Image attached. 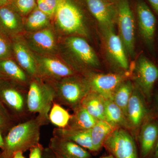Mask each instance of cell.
<instances>
[{
  "instance_id": "1",
  "label": "cell",
  "mask_w": 158,
  "mask_h": 158,
  "mask_svg": "<svg viewBox=\"0 0 158 158\" xmlns=\"http://www.w3.org/2000/svg\"><path fill=\"white\" fill-rule=\"evenodd\" d=\"M49 120L38 115L35 117L17 123L5 136V148L2 154L5 158H12L17 152H24L39 144L40 128Z\"/></svg>"
},
{
  "instance_id": "2",
  "label": "cell",
  "mask_w": 158,
  "mask_h": 158,
  "mask_svg": "<svg viewBox=\"0 0 158 158\" xmlns=\"http://www.w3.org/2000/svg\"><path fill=\"white\" fill-rule=\"evenodd\" d=\"M50 85L55 92L54 101L73 110L81 105L91 90L88 78L75 75L56 81Z\"/></svg>"
},
{
  "instance_id": "3",
  "label": "cell",
  "mask_w": 158,
  "mask_h": 158,
  "mask_svg": "<svg viewBox=\"0 0 158 158\" xmlns=\"http://www.w3.org/2000/svg\"><path fill=\"white\" fill-rule=\"evenodd\" d=\"M55 99V92L50 85L43 84L34 80L29 84L27 94V107L30 114L48 118L49 113Z\"/></svg>"
},
{
  "instance_id": "4",
  "label": "cell",
  "mask_w": 158,
  "mask_h": 158,
  "mask_svg": "<svg viewBox=\"0 0 158 158\" xmlns=\"http://www.w3.org/2000/svg\"><path fill=\"white\" fill-rule=\"evenodd\" d=\"M116 10L118 35L123 43L127 54L133 57L135 55V24L128 0H119Z\"/></svg>"
},
{
  "instance_id": "5",
  "label": "cell",
  "mask_w": 158,
  "mask_h": 158,
  "mask_svg": "<svg viewBox=\"0 0 158 158\" xmlns=\"http://www.w3.org/2000/svg\"><path fill=\"white\" fill-rule=\"evenodd\" d=\"M27 94L10 85L6 79L0 82V101L18 121L25 119L30 114L27 107Z\"/></svg>"
},
{
  "instance_id": "6",
  "label": "cell",
  "mask_w": 158,
  "mask_h": 158,
  "mask_svg": "<svg viewBox=\"0 0 158 158\" xmlns=\"http://www.w3.org/2000/svg\"><path fill=\"white\" fill-rule=\"evenodd\" d=\"M103 146L115 158H139L134 138L122 128H116L110 134Z\"/></svg>"
},
{
  "instance_id": "7",
  "label": "cell",
  "mask_w": 158,
  "mask_h": 158,
  "mask_svg": "<svg viewBox=\"0 0 158 158\" xmlns=\"http://www.w3.org/2000/svg\"><path fill=\"white\" fill-rule=\"evenodd\" d=\"M134 73L136 86L150 103L158 81V67L146 57L141 56L135 65Z\"/></svg>"
},
{
  "instance_id": "8",
  "label": "cell",
  "mask_w": 158,
  "mask_h": 158,
  "mask_svg": "<svg viewBox=\"0 0 158 158\" xmlns=\"http://www.w3.org/2000/svg\"><path fill=\"white\" fill-rule=\"evenodd\" d=\"M56 14L57 23L63 31L70 34L85 33L81 13L69 0H59Z\"/></svg>"
},
{
  "instance_id": "9",
  "label": "cell",
  "mask_w": 158,
  "mask_h": 158,
  "mask_svg": "<svg viewBox=\"0 0 158 158\" xmlns=\"http://www.w3.org/2000/svg\"><path fill=\"white\" fill-rule=\"evenodd\" d=\"M149 104L141 90L137 86L135 87L127 110V118L129 129L139 132L144 122L152 114Z\"/></svg>"
},
{
  "instance_id": "10",
  "label": "cell",
  "mask_w": 158,
  "mask_h": 158,
  "mask_svg": "<svg viewBox=\"0 0 158 158\" xmlns=\"http://www.w3.org/2000/svg\"><path fill=\"white\" fill-rule=\"evenodd\" d=\"M140 156L141 158H151L158 139V118L152 114L138 132Z\"/></svg>"
},
{
  "instance_id": "11",
  "label": "cell",
  "mask_w": 158,
  "mask_h": 158,
  "mask_svg": "<svg viewBox=\"0 0 158 158\" xmlns=\"http://www.w3.org/2000/svg\"><path fill=\"white\" fill-rule=\"evenodd\" d=\"M88 79L91 90L106 99L110 100L118 86L126 80L124 75L117 73L94 74L90 75Z\"/></svg>"
},
{
  "instance_id": "12",
  "label": "cell",
  "mask_w": 158,
  "mask_h": 158,
  "mask_svg": "<svg viewBox=\"0 0 158 158\" xmlns=\"http://www.w3.org/2000/svg\"><path fill=\"white\" fill-rule=\"evenodd\" d=\"M136 11L141 37L148 45L152 46L156 24L155 16L149 7L142 1L137 3Z\"/></svg>"
},
{
  "instance_id": "13",
  "label": "cell",
  "mask_w": 158,
  "mask_h": 158,
  "mask_svg": "<svg viewBox=\"0 0 158 158\" xmlns=\"http://www.w3.org/2000/svg\"><path fill=\"white\" fill-rule=\"evenodd\" d=\"M105 44L109 56L120 68L127 70L129 62L126 51L119 35L113 28L103 31Z\"/></svg>"
},
{
  "instance_id": "14",
  "label": "cell",
  "mask_w": 158,
  "mask_h": 158,
  "mask_svg": "<svg viewBox=\"0 0 158 158\" xmlns=\"http://www.w3.org/2000/svg\"><path fill=\"white\" fill-rule=\"evenodd\" d=\"M91 14L95 18L103 31L113 28L116 11L107 0H86Z\"/></svg>"
},
{
  "instance_id": "15",
  "label": "cell",
  "mask_w": 158,
  "mask_h": 158,
  "mask_svg": "<svg viewBox=\"0 0 158 158\" xmlns=\"http://www.w3.org/2000/svg\"><path fill=\"white\" fill-rule=\"evenodd\" d=\"M49 148L63 158H90L91 155L84 148L73 141L53 136Z\"/></svg>"
},
{
  "instance_id": "16",
  "label": "cell",
  "mask_w": 158,
  "mask_h": 158,
  "mask_svg": "<svg viewBox=\"0 0 158 158\" xmlns=\"http://www.w3.org/2000/svg\"><path fill=\"white\" fill-rule=\"evenodd\" d=\"M66 42L71 50L85 65L93 68L99 66L95 52L85 39L74 36L69 37Z\"/></svg>"
},
{
  "instance_id": "17",
  "label": "cell",
  "mask_w": 158,
  "mask_h": 158,
  "mask_svg": "<svg viewBox=\"0 0 158 158\" xmlns=\"http://www.w3.org/2000/svg\"><path fill=\"white\" fill-rule=\"evenodd\" d=\"M41 63L40 68L38 69V75L56 81L75 75L72 69L59 60L44 58Z\"/></svg>"
},
{
  "instance_id": "18",
  "label": "cell",
  "mask_w": 158,
  "mask_h": 158,
  "mask_svg": "<svg viewBox=\"0 0 158 158\" xmlns=\"http://www.w3.org/2000/svg\"><path fill=\"white\" fill-rule=\"evenodd\" d=\"M90 130L77 129L69 127L64 128L57 127L54 129L53 136L73 141L85 149L95 152L91 141Z\"/></svg>"
},
{
  "instance_id": "19",
  "label": "cell",
  "mask_w": 158,
  "mask_h": 158,
  "mask_svg": "<svg viewBox=\"0 0 158 158\" xmlns=\"http://www.w3.org/2000/svg\"><path fill=\"white\" fill-rule=\"evenodd\" d=\"M106 99L99 94L91 90L85 97L81 105L97 120H105Z\"/></svg>"
},
{
  "instance_id": "20",
  "label": "cell",
  "mask_w": 158,
  "mask_h": 158,
  "mask_svg": "<svg viewBox=\"0 0 158 158\" xmlns=\"http://www.w3.org/2000/svg\"><path fill=\"white\" fill-rule=\"evenodd\" d=\"M15 55L20 67L31 76L37 77L38 69L31 53L22 44L15 43L13 45Z\"/></svg>"
},
{
  "instance_id": "21",
  "label": "cell",
  "mask_w": 158,
  "mask_h": 158,
  "mask_svg": "<svg viewBox=\"0 0 158 158\" xmlns=\"http://www.w3.org/2000/svg\"><path fill=\"white\" fill-rule=\"evenodd\" d=\"M105 120L116 128L129 129L126 116L119 107L110 99H106Z\"/></svg>"
},
{
  "instance_id": "22",
  "label": "cell",
  "mask_w": 158,
  "mask_h": 158,
  "mask_svg": "<svg viewBox=\"0 0 158 158\" xmlns=\"http://www.w3.org/2000/svg\"><path fill=\"white\" fill-rule=\"evenodd\" d=\"M116 128L105 120H98L90 130V136L94 151L99 150L107 138Z\"/></svg>"
},
{
  "instance_id": "23",
  "label": "cell",
  "mask_w": 158,
  "mask_h": 158,
  "mask_svg": "<svg viewBox=\"0 0 158 158\" xmlns=\"http://www.w3.org/2000/svg\"><path fill=\"white\" fill-rule=\"evenodd\" d=\"M73 112L67 127L77 129L90 130L98 120L91 116L81 105L74 109Z\"/></svg>"
},
{
  "instance_id": "24",
  "label": "cell",
  "mask_w": 158,
  "mask_h": 158,
  "mask_svg": "<svg viewBox=\"0 0 158 158\" xmlns=\"http://www.w3.org/2000/svg\"><path fill=\"white\" fill-rule=\"evenodd\" d=\"M0 73L5 78L19 84H25L28 81L26 72L11 60H0Z\"/></svg>"
},
{
  "instance_id": "25",
  "label": "cell",
  "mask_w": 158,
  "mask_h": 158,
  "mask_svg": "<svg viewBox=\"0 0 158 158\" xmlns=\"http://www.w3.org/2000/svg\"><path fill=\"white\" fill-rule=\"evenodd\" d=\"M134 88L131 81L125 80L118 86L112 98V100L123 111L126 117L128 104Z\"/></svg>"
},
{
  "instance_id": "26",
  "label": "cell",
  "mask_w": 158,
  "mask_h": 158,
  "mask_svg": "<svg viewBox=\"0 0 158 158\" xmlns=\"http://www.w3.org/2000/svg\"><path fill=\"white\" fill-rule=\"evenodd\" d=\"M71 115L61 105L54 101L49 113L50 122L59 128H64L68 126Z\"/></svg>"
},
{
  "instance_id": "27",
  "label": "cell",
  "mask_w": 158,
  "mask_h": 158,
  "mask_svg": "<svg viewBox=\"0 0 158 158\" xmlns=\"http://www.w3.org/2000/svg\"><path fill=\"white\" fill-rule=\"evenodd\" d=\"M6 6L0 8V24L6 31L15 32L19 27V21L14 11Z\"/></svg>"
},
{
  "instance_id": "28",
  "label": "cell",
  "mask_w": 158,
  "mask_h": 158,
  "mask_svg": "<svg viewBox=\"0 0 158 158\" xmlns=\"http://www.w3.org/2000/svg\"><path fill=\"white\" fill-rule=\"evenodd\" d=\"M33 40L38 46L45 50H51L55 47L53 34L48 29H44L34 33L33 35Z\"/></svg>"
},
{
  "instance_id": "29",
  "label": "cell",
  "mask_w": 158,
  "mask_h": 158,
  "mask_svg": "<svg viewBox=\"0 0 158 158\" xmlns=\"http://www.w3.org/2000/svg\"><path fill=\"white\" fill-rule=\"evenodd\" d=\"M48 21V16L36 8L28 18L27 25L31 30H37L46 25Z\"/></svg>"
},
{
  "instance_id": "30",
  "label": "cell",
  "mask_w": 158,
  "mask_h": 158,
  "mask_svg": "<svg viewBox=\"0 0 158 158\" xmlns=\"http://www.w3.org/2000/svg\"><path fill=\"white\" fill-rule=\"evenodd\" d=\"M17 121L0 101V131L2 133L8 132L11 128L16 124L15 123Z\"/></svg>"
},
{
  "instance_id": "31",
  "label": "cell",
  "mask_w": 158,
  "mask_h": 158,
  "mask_svg": "<svg viewBox=\"0 0 158 158\" xmlns=\"http://www.w3.org/2000/svg\"><path fill=\"white\" fill-rule=\"evenodd\" d=\"M59 0H38V8L48 16H51L56 12Z\"/></svg>"
},
{
  "instance_id": "32",
  "label": "cell",
  "mask_w": 158,
  "mask_h": 158,
  "mask_svg": "<svg viewBox=\"0 0 158 158\" xmlns=\"http://www.w3.org/2000/svg\"><path fill=\"white\" fill-rule=\"evenodd\" d=\"M35 0H14L13 6L19 13L26 15L30 13L35 8Z\"/></svg>"
},
{
  "instance_id": "33",
  "label": "cell",
  "mask_w": 158,
  "mask_h": 158,
  "mask_svg": "<svg viewBox=\"0 0 158 158\" xmlns=\"http://www.w3.org/2000/svg\"><path fill=\"white\" fill-rule=\"evenodd\" d=\"M44 148L40 143L30 149L29 158H43Z\"/></svg>"
},
{
  "instance_id": "34",
  "label": "cell",
  "mask_w": 158,
  "mask_h": 158,
  "mask_svg": "<svg viewBox=\"0 0 158 158\" xmlns=\"http://www.w3.org/2000/svg\"><path fill=\"white\" fill-rule=\"evenodd\" d=\"M9 48L6 40L0 35V60L8 56Z\"/></svg>"
},
{
  "instance_id": "35",
  "label": "cell",
  "mask_w": 158,
  "mask_h": 158,
  "mask_svg": "<svg viewBox=\"0 0 158 158\" xmlns=\"http://www.w3.org/2000/svg\"><path fill=\"white\" fill-rule=\"evenodd\" d=\"M152 100L154 102V110H151L152 112L154 115L158 118V91L155 93H153L151 101Z\"/></svg>"
},
{
  "instance_id": "36",
  "label": "cell",
  "mask_w": 158,
  "mask_h": 158,
  "mask_svg": "<svg viewBox=\"0 0 158 158\" xmlns=\"http://www.w3.org/2000/svg\"><path fill=\"white\" fill-rule=\"evenodd\" d=\"M43 158H56V157L53 152L48 147L44 148Z\"/></svg>"
},
{
  "instance_id": "37",
  "label": "cell",
  "mask_w": 158,
  "mask_h": 158,
  "mask_svg": "<svg viewBox=\"0 0 158 158\" xmlns=\"http://www.w3.org/2000/svg\"><path fill=\"white\" fill-rule=\"evenodd\" d=\"M152 6L153 9L158 14V0H148Z\"/></svg>"
},
{
  "instance_id": "38",
  "label": "cell",
  "mask_w": 158,
  "mask_h": 158,
  "mask_svg": "<svg viewBox=\"0 0 158 158\" xmlns=\"http://www.w3.org/2000/svg\"><path fill=\"white\" fill-rule=\"evenodd\" d=\"M151 158H158V139Z\"/></svg>"
},
{
  "instance_id": "39",
  "label": "cell",
  "mask_w": 158,
  "mask_h": 158,
  "mask_svg": "<svg viewBox=\"0 0 158 158\" xmlns=\"http://www.w3.org/2000/svg\"><path fill=\"white\" fill-rule=\"evenodd\" d=\"M2 133L0 131V148L2 151L5 148V142H4V139L2 135Z\"/></svg>"
},
{
  "instance_id": "40",
  "label": "cell",
  "mask_w": 158,
  "mask_h": 158,
  "mask_svg": "<svg viewBox=\"0 0 158 158\" xmlns=\"http://www.w3.org/2000/svg\"><path fill=\"white\" fill-rule=\"evenodd\" d=\"M22 152H17L13 155L12 158H26L24 156Z\"/></svg>"
},
{
  "instance_id": "41",
  "label": "cell",
  "mask_w": 158,
  "mask_h": 158,
  "mask_svg": "<svg viewBox=\"0 0 158 158\" xmlns=\"http://www.w3.org/2000/svg\"><path fill=\"white\" fill-rule=\"evenodd\" d=\"M11 1L12 0H0V8L9 5Z\"/></svg>"
},
{
  "instance_id": "42",
  "label": "cell",
  "mask_w": 158,
  "mask_h": 158,
  "mask_svg": "<svg viewBox=\"0 0 158 158\" xmlns=\"http://www.w3.org/2000/svg\"><path fill=\"white\" fill-rule=\"evenodd\" d=\"M101 158H115L113 157V156H112V155L110 154V155L106 156L103 157H102Z\"/></svg>"
},
{
  "instance_id": "43",
  "label": "cell",
  "mask_w": 158,
  "mask_h": 158,
  "mask_svg": "<svg viewBox=\"0 0 158 158\" xmlns=\"http://www.w3.org/2000/svg\"><path fill=\"white\" fill-rule=\"evenodd\" d=\"M54 154H55V156H56V158H63V157H62L61 156H60L58 154L54 152Z\"/></svg>"
},
{
  "instance_id": "44",
  "label": "cell",
  "mask_w": 158,
  "mask_h": 158,
  "mask_svg": "<svg viewBox=\"0 0 158 158\" xmlns=\"http://www.w3.org/2000/svg\"><path fill=\"white\" fill-rule=\"evenodd\" d=\"M4 79H6L5 78V77L3 76L2 75V74L1 73H0V82L1 81H2V80H4Z\"/></svg>"
},
{
  "instance_id": "45",
  "label": "cell",
  "mask_w": 158,
  "mask_h": 158,
  "mask_svg": "<svg viewBox=\"0 0 158 158\" xmlns=\"http://www.w3.org/2000/svg\"><path fill=\"white\" fill-rule=\"evenodd\" d=\"M0 158H5L2 155V153H0Z\"/></svg>"
},
{
  "instance_id": "46",
  "label": "cell",
  "mask_w": 158,
  "mask_h": 158,
  "mask_svg": "<svg viewBox=\"0 0 158 158\" xmlns=\"http://www.w3.org/2000/svg\"><path fill=\"white\" fill-rule=\"evenodd\" d=\"M37 1H38V0H37Z\"/></svg>"
}]
</instances>
